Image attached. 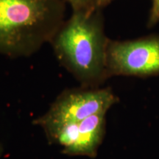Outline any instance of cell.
I'll return each mask as SVG.
<instances>
[{
  "mask_svg": "<svg viewBox=\"0 0 159 159\" xmlns=\"http://www.w3.org/2000/svg\"><path fill=\"white\" fill-rule=\"evenodd\" d=\"M107 76L148 77L159 74V36L128 41L109 40Z\"/></svg>",
  "mask_w": 159,
  "mask_h": 159,
  "instance_id": "3",
  "label": "cell"
},
{
  "mask_svg": "<svg viewBox=\"0 0 159 159\" xmlns=\"http://www.w3.org/2000/svg\"><path fill=\"white\" fill-rule=\"evenodd\" d=\"M108 41L101 10H94L72 11L49 43L63 66L85 88H95L108 77Z\"/></svg>",
  "mask_w": 159,
  "mask_h": 159,
  "instance_id": "1",
  "label": "cell"
},
{
  "mask_svg": "<svg viewBox=\"0 0 159 159\" xmlns=\"http://www.w3.org/2000/svg\"><path fill=\"white\" fill-rule=\"evenodd\" d=\"M71 6L72 11H94L97 0H63Z\"/></svg>",
  "mask_w": 159,
  "mask_h": 159,
  "instance_id": "6",
  "label": "cell"
},
{
  "mask_svg": "<svg viewBox=\"0 0 159 159\" xmlns=\"http://www.w3.org/2000/svg\"><path fill=\"white\" fill-rule=\"evenodd\" d=\"M158 23H159V0H152L148 26V27H152Z\"/></svg>",
  "mask_w": 159,
  "mask_h": 159,
  "instance_id": "7",
  "label": "cell"
},
{
  "mask_svg": "<svg viewBox=\"0 0 159 159\" xmlns=\"http://www.w3.org/2000/svg\"><path fill=\"white\" fill-rule=\"evenodd\" d=\"M117 102L110 89H82L69 90L60 95L38 123L43 128L76 123L98 114H106Z\"/></svg>",
  "mask_w": 159,
  "mask_h": 159,
  "instance_id": "4",
  "label": "cell"
},
{
  "mask_svg": "<svg viewBox=\"0 0 159 159\" xmlns=\"http://www.w3.org/2000/svg\"><path fill=\"white\" fill-rule=\"evenodd\" d=\"M63 0H0V54L29 57L65 21Z\"/></svg>",
  "mask_w": 159,
  "mask_h": 159,
  "instance_id": "2",
  "label": "cell"
},
{
  "mask_svg": "<svg viewBox=\"0 0 159 159\" xmlns=\"http://www.w3.org/2000/svg\"><path fill=\"white\" fill-rule=\"evenodd\" d=\"M113 0H97V2L95 6L96 10H102L103 7L110 4Z\"/></svg>",
  "mask_w": 159,
  "mask_h": 159,
  "instance_id": "8",
  "label": "cell"
},
{
  "mask_svg": "<svg viewBox=\"0 0 159 159\" xmlns=\"http://www.w3.org/2000/svg\"><path fill=\"white\" fill-rule=\"evenodd\" d=\"M105 114L93 115L79 122L78 138L70 155L91 158L96 156L104 137Z\"/></svg>",
  "mask_w": 159,
  "mask_h": 159,
  "instance_id": "5",
  "label": "cell"
},
{
  "mask_svg": "<svg viewBox=\"0 0 159 159\" xmlns=\"http://www.w3.org/2000/svg\"><path fill=\"white\" fill-rule=\"evenodd\" d=\"M2 152H3V148H2V144H0V157H1Z\"/></svg>",
  "mask_w": 159,
  "mask_h": 159,
  "instance_id": "9",
  "label": "cell"
}]
</instances>
